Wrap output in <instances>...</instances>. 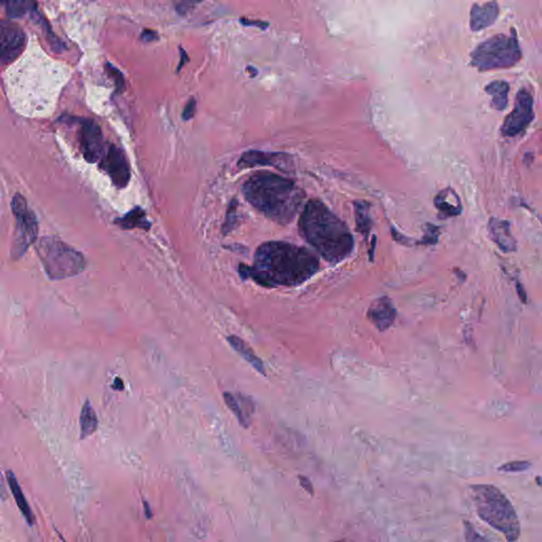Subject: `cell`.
I'll use <instances>...</instances> for the list:
<instances>
[{
  "label": "cell",
  "mask_w": 542,
  "mask_h": 542,
  "mask_svg": "<svg viewBox=\"0 0 542 542\" xmlns=\"http://www.w3.org/2000/svg\"><path fill=\"white\" fill-rule=\"evenodd\" d=\"M438 240V228L436 226H428L427 230H426L425 236L423 240H419V244L421 245H432L436 244Z\"/></svg>",
  "instance_id": "f546056e"
},
{
  "label": "cell",
  "mask_w": 542,
  "mask_h": 542,
  "mask_svg": "<svg viewBox=\"0 0 542 542\" xmlns=\"http://www.w3.org/2000/svg\"><path fill=\"white\" fill-rule=\"evenodd\" d=\"M465 534H472V536H467V537H465L466 540H468V541H476V540H481V541H484V538L482 537V536L479 535L478 533H476V531H474V527L472 526V524L470 523L466 522L465 523Z\"/></svg>",
  "instance_id": "1f68e13d"
},
{
  "label": "cell",
  "mask_w": 542,
  "mask_h": 542,
  "mask_svg": "<svg viewBox=\"0 0 542 542\" xmlns=\"http://www.w3.org/2000/svg\"><path fill=\"white\" fill-rule=\"evenodd\" d=\"M26 46V35L18 25L0 20V63L13 62L22 56Z\"/></svg>",
  "instance_id": "30bf717a"
},
{
  "label": "cell",
  "mask_w": 542,
  "mask_h": 542,
  "mask_svg": "<svg viewBox=\"0 0 542 542\" xmlns=\"http://www.w3.org/2000/svg\"><path fill=\"white\" fill-rule=\"evenodd\" d=\"M106 70L109 71V75H111L113 81H115L117 90H119V92L124 90V88H125V81H124V77L123 75H122L121 71L111 64L106 65Z\"/></svg>",
  "instance_id": "83f0119b"
},
{
  "label": "cell",
  "mask_w": 542,
  "mask_h": 542,
  "mask_svg": "<svg viewBox=\"0 0 542 542\" xmlns=\"http://www.w3.org/2000/svg\"><path fill=\"white\" fill-rule=\"evenodd\" d=\"M99 421L96 411L90 404V400H86L83 405L80 417V427H81V438H88L98 429Z\"/></svg>",
  "instance_id": "7402d4cb"
},
{
  "label": "cell",
  "mask_w": 542,
  "mask_h": 542,
  "mask_svg": "<svg viewBox=\"0 0 542 542\" xmlns=\"http://www.w3.org/2000/svg\"><path fill=\"white\" fill-rule=\"evenodd\" d=\"M434 206L442 217H453L462 213V204L452 189L442 190L434 198Z\"/></svg>",
  "instance_id": "e0dca14e"
},
{
  "label": "cell",
  "mask_w": 542,
  "mask_h": 542,
  "mask_svg": "<svg viewBox=\"0 0 542 542\" xmlns=\"http://www.w3.org/2000/svg\"><path fill=\"white\" fill-rule=\"evenodd\" d=\"M319 270L317 257L302 247L285 242H267L257 248L251 267L240 264L242 279L251 278L265 288L296 286Z\"/></svg>",
  "instance_id": "7a4b0ae2"
},
{
  "label": "cell",
  "mask_w": 542,
  "mask_h": 542,
  "mask_svg": "<svg viewBox=\"0 0 542 542\" xmlns=\"http://www.w3.org/2000/svg\"><path fill=\"white\" fill-rule=\"evenodd\" d=\"M37 252L50 279L75 277L85 269L83 255L58 238H42Z\"/></svg>",
  "instance_id": "8992f818"
},
{
  "label": "cell",
  "mask_w": 542,
  "mask_h": 542,
  "mask_svg": "<svg viewBox=\"0 0 542 542\" xmlns=\"http://www.w3.org/2000/svg\"><path fill=\"white\" fill-rule=\"evenodd\" d=\"M156 39H158V33L155 32V31L149 30V29L143 31L142 35H141V41L145 42V43H151V42L156 41Z\"/></svg>",
  "instance_id": "836d02e7"
},
{
  "label": "cell",
  "mask_w": 542,
  "mask_h": 542,
  "mask_svg": "<svg viewBox=\"0 0 542 542\" xmlns=\"http://www.w3.org/2000/svg\"><path fill=\"white\" fill-rule=\"evenodd\" d=\"M7 479L8 483H9L10 489H11L12 491V495H13L14 499H16L18 508H20L22 514L24 515L26 520L28 521L29 524L32 525L33 522H35V515H33L30 505H29L28 501H27L26 498H25L24 493H23L22 488H20V484H18V480H16L13 472H8Z\"/></svg>",
  "instance_id": "d6986e66"
},
{
  "label": "cell",
  "mask_w": 542,
  "mask_h": 542,
  "mask_svg": "<svg viewBox=\"0 0 542 542\" xmlns=\"http://www.w3.org/2000/svg\"><path fill=\"white\" fill-rule=\"evenodd\" d=\"M485 92L491 96V105L497 111H504L507 106L510 85L505 81H495L485 87Z\"/></svg>",
  "instance_id": "ffe728a7"
},
{
  "label": "cell",
  "mask_w": 542,
  "mask_h": 542,
  "mask_svg": "<svg viewBox=\"0 0 542 542\" xmlns=\"http://www.w3.org/2000/svg\"><path fill=\"white\" fill-rule=\"evenodd\" d=\"M223 400H225V402L229 407L230 410L235 415L240 425L244 426V427H248V419H247V417L245 415L240 402L234 398L233 394L226 392V393H223Z\"/></svg>",
  "instance_id": "d4e9b609"
},
{
  "label": "cell",
  "mask_w": 542,
  "mask_h": 542,
  "mask_svg": "<svg viewBox=\"0 0 542 542\" xmlns=\"http://www.w3.org/2000/svg\"><path fill=\"white\" fill-rule=\"evenodd\" d=\"M476 512L483 521L503 534L508 541L520 536V522L510 500L497 487L489 484L472 486Z\"/></svg>",
  "instance_id": "5b68a950"
},
{
  "label": "cell",
  "mask_w": 542,
  "mask_h": 542,
  "mask_svg": "<svg viewBox=\"0 0 542 542\" xmlns=\"http://www.w3.org/2000/svg\"><path fill=\"white\" fill-rule=\"evenodd\" d=\"M299 480H300L301 486H302L305 491L314 493L313 485H312L311 481H309L307 476H299Z\"/></svg>",
  "instance_id": "e575fe53"
},
{
  "label": "cell",
  "mask_w": 542,
  "mask_h": 542,
  "mask_svg": "<svg viewBox=\"0 0 542 542\" xmlns=\"http://www.w3.org/2000/svg\"><path fill=\"white\" fill-rule=\"evenodd\" d=\"M10 18L23 16L35 7V0H4Z\"/></svg>",
  "instance_id": "cb8c5ba5"
},
{
  "label": "cell",
  "mask_w": 542,
  "mask_h": 542,
  "mask_svg": "<svg viewBox=\"0 0 542 542\" xmlns=\"http://www.w3.org/2000/svg\"><path fill=\"white\" fill-rule=\"evenodd\" d=\"M80 130V145L86 161L94 164L102 157L104 153L105 143L103 140L102 130L100 126L90 119L81 120Z\"/></svg>",
  "instance_id": "7c38bea8"
},
{
  "label": "cell",
  "mask_w": 542,
  "mask_h": 542,
  "mask_svg": "<svg viewBox=\"0 0 542 542\" xmlns=\"http://www.w3.org/2000/svg\"><path fill=\"white\" fill-rule=\"evenodd\" d=\"M236 208H238V202L233 199L230 204L229 209H228L227 218L223 223V234H227L228 232L233 229L236 221Z\"/></svg>",
  "instance_id": "4316f807"
},
{
  "label": "cell",
  "mask_w": 542,
  "mask_h": 542,
  "mask_svg": "<svg viewBox=\"0 0 542 542\" xmlns=\"http://www.w3.org/2000/svg\"><path fill=\"white\" fill-rule=\"evenodd\" d=\"M534 101L531 94L526 90H521L517 94L514 109L507 116L502 134L505 137H515L521 134L534 119Z\"/></svg>",
  "instance_id": "9c48e42d"
},
{
  "label": "cell",
  "mask_w": 542,
  "mask_h": 542,
  "mask_svg": "<svg viewBox=\"0 0 542 542\" xmlns=\"http://www.w3.org/2000/svg\"><path fill=\"white\" fill-rule=\"evenodd\" d=\"M396 314L398 313L392 301L387 297H383L371 304L368 311V317L379 331L383 332L395 321Z\"/></svg>",
  "instance_id": "5bb4252c"
},
{
  "label": "cell",
  "mask_w": 542,
  "mask_h": 542,
  "mask_svg": "<svg viewBox=\"0 0 542 542\" xmlns=\"http://www.w3.org/2000/svg\"><path fill=\"white\" fill-rule=\"evenodd\" d=\"M529 466H531V464L529 462L515 461L504 464L503 466L499 468V470L506 472H520L529 468Z\"/></svg>",
  "instance_id": "f1b7e54d"
},
{
  "label": "cell",
  "mask_w": 542,
  "mask_h": 542,
  "mask_svg": "<svg viewBox=\"0 0 542 542\" xmlns=\"http://www.w3.org/2000/svg\"><path fill=\"white\" fill-rule=\"evenodd\" d=\"M70 75V67L47 56L32 35L22 56L6 71L10 102L25 117H48Z\"/></svg>",
  "instance_id": "6da1fadb"
},
{
  "label": "cell",
  "mask_w": 542,
  "mask_h": 542,
  "mask_svg": "<svg viewBox=\"0 0 542 542\" xmlns=\"http://www.w3.org/2000/svg\"><path fill=\"white\" fill-rule=\"evenodd\" d=\"M113 389L118 390V391H122L124 389V383L119 377L115 379V383L113 386Z\"/></svg>",
  "instance_id": "8d00e7d4"
},
{
  "label": "cell",
  "mask_w": 542,
  "mask_h": 542,
  "mask_svg": "<svg viewBox=\"0 0 542 542\" xmlns=\"http://www.w3.org/2000/svg\"><path fill=\"white\" fill-rule=\"evenodd\" d=\"M143 504H144L145 516H147V518H152L151 507H149V505L147 502H143Z\"/></svg>",
  "instance_id": "74e56055"
},
{
  "label": "cell",
  "mask_w": 542,
  "mask_h": 542,
  "mask_svg": "<svg viewBox=\"0 0 542 542\" xmlns=\"http://www.w3.org/2000/svg\"><path fill=\"white\" fill-rule=\"evenodd\" d=\"M180 64L178 66V71L185 66V63L189 62V58H187V54L185 49H180Z\"/></svg>",
  "instance_id": "d590c367"
},
{
  "label": "cell",
  "mask_w": 542,
  "mask_h": 542,
  "mask_svg": "<svg viewBox=\"0 0 542 542\" xmlns=\"http://www.w3.org/2000/svg\"><path fill=\"white\" fill-rule=\"evenodd\" d=\"M101 168L111 177L116 187L123 189L130 180V168L123 151L113 144L107 145L101 157Z\"/></svg>",
  "instance_id": "8fae6325"
},
{
  "label": "cell",
  "mask_w": 542,
  "mask_h": 542,
  "mask_svg": "<svg viewBox=\"0 0 542 542\" xmlns=\"http://www.w3.org/2000/svg\"><path fill=\"white\" fill-rule=\"evenodd\" d=\"M303 238L328 263L347 259L354 249V238L349 227L320 200H309L300 217Z\"/></svg>",
  "instance_id": "3957f363"
},
{
  "label": "cell",
  "mask_w": 542,
  "mask_h": 542,
  "mask_svg": "<svg viewBox=\"0 0 542 542\" xmlns=\"http://www.w3.org/2000/svg\"><path fill=\"white\" fill-rule=\"evenodd\" d=\"M12 212L16 221V236L12 246V257L20 259L37 240L39 223L24 196L16 194L12 199Z\"/></svg>",
  "instance_id": "ba28073f"
},
{
  "label": "cell",
  "mask_w": 542,
  "mask_h": 542,
  "mask_svg": "<svg viewBox=\"0 0 542 542\" xmlns=\"http://www.w3.org/2000/svg\"><path fill=\"white\" fill-rule=\"evenodd\" d=\"M240 24H242L246 27H257V28L259 29L268 28L267 23L261 22V20H247V18H240Z\"/></svg>",
  "instance_id": "d6a6232c"
},
{
  "label": "cell",
  "mask_w": 542,
  "mask_h": 542,
  "mask_svg": "<svg viewBox=\"0 0 542 542\" xmlns=\"http://www.w3.org/2000/svg\"><path fill=\"white\" fill-rule=\"evenodd\" d=\"M247 71L250 73L251 77H255L257 75V69L253 68V67H247Z\"/></svg>",
  "instance_id": "f35d334b"
},
{
  "label": "cell",
  "mask_w": 542,
  "mask_h": 542,
  "mask_svg": "<svg viewBox=\"0 0 542 542\" xmlns=\"http://www.w3.org/2000/svg\"><path fill=\"white\" fill-rule=\"evenodd\" d=\"M355 221L357 230L368 235L371 230L370 204L366 202H355Z\"/></svg>",
  "instance_id": "603a6c76"
},
{
  "label": "cell",
  "mask_w": 542,
  "mask_h": 542,
  "mask_svg": "<svg viewBox=\"0 0 542 542\" xmlns=\"http://www.w3.org/2000/svg\"><path fill=\"white\" fill-rule=\"evenodd\" d=\"M499 6L495 0L487 1L482 5L472 6V13H470V28L476 32L488 28L491 25L495 24L499 16Z\"/></svg>",
  "instance_id": "2e32d148"
},
{
  "label": "cell",
  "mask_w": 542,
  "mask_h": 542,
  "mask_svg": "<svg viewBox=\"0 0 542 542\" xmlns=\"http://www.w3.org/2000/svg\"><path fill=\"white\" fill-rule=\"evenodd\" d=\"M116 223L122 229H134V228H140L143 230H149L151 228V223L147 218V214L140 207H136L132 211L124 215L121 218H118Z\"/></svg>",
  "instance_id": "44dd1931"
},
{
  "label": "cell",
  "mask_w": 542,
  "mask_h": 542,
  "mask_svg": "<svg viewBox=\"0 0 542 542\" xmlns=\"http://www.w3.org/2000/svg\"><path fill=\"white\" fill-rule=\"evenodd\" d=\"M488 232L491 240L504 252L516 251L517 240L510 231V225L504 219L491 217L488 223Z\"/></svg>",
  "instance_id": "9a60e30c"
},
{
  "label": "cell",
  "mask_w": 542,
  "mask_h": 542,
  "mask_svg": "<svg viewBox=\"0 0 542 542\" xmlns=\"http://www.w3.org/2000/svg\"><path fill=\"white\" fill-rule=\"evenodd\" d=\"M247 202L268 218L290 223L300 210L305 194L294 181L273 174L257 173L242 187Z\"/></svg>",
  "instance_id": "277c9868"
},
{
  "label": "cell",
  "mask_w": 542,
  "mask_h": 542,
  "mask_svg": "<svg viewBox=\"0 0 542 542\" xmlns=\"http://www.w3.org/2000/svg\"><path fill=\"white\" fill-rule=\"evenodd\" d=\"M228 343H230L232 347L246 360L248 364H250L257 372L261 374H265V368H264L263 362L261 360L255 355L254 352L252 351L250 347L245 343L244 340L238 336H229L228 337Z\"/></svg>",
  "instance_id": "ac0fdd59"
},
{
  "label": "cell",
  "mask_w": 542,
  "mask_h": 542,
  "mask_svg": "<svg viewBox=\"0 0 542 542\" xmlns=\"http://www.w3.org/2000/svg\"><path fill=\"white\" fill-rule=\"evenodd\" d=\"M196 111V100L195 99H190L189 102L185 105V109L183 111V119L185 121L191 120L195 115Z\"/></svg>",
  "instance_id": "4dcf8cb0"
},
{
  "label": "cell",
  "mask_w": 542,
  "mask_h": 542,
  "mask_svg": "<svg viewBox=\"0 0 542 542\" xmlns=\"http://www.w3.org/2000/svg\"><path fill=\"white\" fill-rule=\"evenodd\" d=\"M238 168H246L253 166H273L281 171H288L292 166L290 156L283 153L271 152L248 151L242 154L238 161Z\"/></svg>",
  "instance_id": "4fadbf2b"
},
{
  "label": "cell",
  "mask_w": 542,
  "mask_h": 542,
  "mask_svg": "<svg viewBox=\"0 0 542 542\" xmlns=\"http://www.w3.org/2000/svg\"><path fill=\"white\" fill-rule=\"evenodd\" d=\"M173 3H174L177 13L180 14V16H185L192 10L195 9L202 3V0H173Z\"/></svg>",
  "instance_id": "484cf974"
},
{
  "label": "cell",
  "mask_w": 542,
  "mask_h": 542,
  "mask_svg": "<svg viewBox=\"0 0 542 542\" xmlns=\"http://www.w3.org/2000/svg\"><path fill=\"white\" fill-rule=\"evenodd\" d=\"M497 35L481 43L472 54V62L480 71L506 69L515 66L522 58L517 35Z\"/></svg>",
  "instance_id": "52a82bcc"
}]
</instances>
